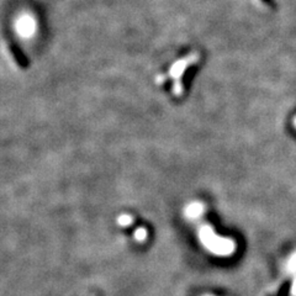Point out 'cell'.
<instances>
[{"mask_svg": "<svg viewBox=\"0 0 296 296\" xmlns=\"http://www.w3.org/2000/svg\"><path fill=\"white\" fill-rule=\"evenodd\" d=\"M147 236H148V232H147V229L145 228V227H140V228L136 229L135 239L137 242L146 241V239H147Z\"/></svg>", "mask_w": 296, "mask_h": 296, "instance_id": "cell-4", "label": "cell"}, {"mask_svg": "<svg viewBox=\"0 0 296 296\" xmlns=\"http://www.w3.org/2000/svg\"><path fill=\"white\" fill-rule=\"evenodd\" d=\"M199 62V54L192 53L191 56H186L184 58L175 62L172 67L168 75L174 81V94L180 95L183 93V76L187 72L190 67H194Z\"/></svg>", "mask_w": 296, "mask_h": 296, "instance_id": "cell-2", "label": "cell"}, {"mask_svg": "<svg viewBox=\"0 0 296 296\" xmlns=\"http://www.w3.org/2000/svg\"><path fill=\"white\" fill-rule=\"evenodd\" d=\"M202 212H204V206H202V204H200V202H191V204L186 207V210H185V215H186L187 219L190 220L199 219L202 215Z\"/></svg>", "mask_w": 296, "mask_h": 296, "instance_id": "cell-3", "label": "cell"}, {"mask_svg": "<svg viewBox=\"0 0 296 296\" xmlns=\"http://www.w3.org/2000/svg\"><path fill=\"white\" fill-rule=\"evenodd\" d=\"M206 296H212V295H206Z\"/></svg>", "mask_w": 296, "mask_h": 296, "instance_id": "cell-6", "label": "cell"}, {"mask_svg": "<svg viewBox=\"0 0 296 296\" xmlns=\"http://www.w3.org/2000/svg\"><path fill=\"white\" fill-rule=\"evenodd\" d=\"M117 223L122 227L128 226V224L132 223V217L130 215H121L117 219Z\"/></svg>", "mask_w": 296, "mask_h": 296, "instance_id": "cell-5", "label": "cell"}, {"mask_svg": "<svg viewBox=\"0 0 296 296\" xmlns=\"http://www.w3.org/2000/svg\"><path fill=\"white\" fill-rule=\"evenodd\" d=\"M199 237L201 243L214 254L229 256L234 251V243L231 239L217 236L214 229L207 224H205L199 229Z\"/></svg>", "mask_w": 296, "mask_h": 296, "instance_id": "cell-1", "label": "cell"}]
</instances>
